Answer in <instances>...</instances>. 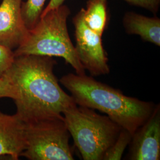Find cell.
Segmentation results:
<instances>
[{
  "instance_id": "6da1fadb",
  "label": "cell",
  "mask_w": 160,
  "mask_h": 160,
  "mask_svg": "<svg viewBox=\"0 0 160 160\" xmlns=\"http://www.w3.org/2000/svg\"><path fill=\"white\" fill-rule=\"evenodd\" d=\"M57 64L51 57L14 56L5 74L16 88V114L24 123L61 116L77 105L59 84L53 71Z\"/></svg>"
},
{
  "instance_id": "7a4b0ae2",
  "label": "cell",
  "mask_w": 160,
  "mask_h": 160,
  "mask_svg": "<svg viewBox=\"0 0 160 160\" xmlns=\"http://www.w3.org/2000/svg\"><path fill=\"white\" fill-rule=\"evenodd\" d=\"M60 82L77 105L103 112L132 135L148 119L155 107L152 102L126 96L86 74L70 73L62 77Z\"/></svg>"
},
{
  "instance_id": "3957f363",
  "label": "cell",
  "mask_w": 160,
  "mask_h": 160,
  "mask_svg": "<svg viewBox=\"0 0 160 160\" xmlns=\"http://www.w3.org/2000/svg\"><path fill=\"white\" fill-rule=\"evenodd\" d=\"M71 14L68 6L62 4L42 15L23 43L14 51V56L34 55L63 58L74 69L76 74L85 75L77 55L67 28Z\"/></svg>"
},
{
  "instance_id": "277c9868",
  "label": "cell",
  "mask_w": 160,
  "mask_h": 160,
  "mask_svg": "<svg viewBox=\"0 0 160 160\" xmlns=\"http://www.w3.org/2000/svg\"><path fill=\"white\" fill-rule=\"evenodd\" d=\"M63 120L75 145L84 160H102L122 128L108 116L75 105L65 110Z\"/></svg>"
},
{
  "instance_id": "5b68a950",
  "label": "cell",
  "mask_w": 160,
  "mask_h": 160,
  "mask_svg": "<svg viewBox=\"0 0 160 160\" xmlns=\"http://www.w3.org/2000/svg\"><path fill=\"white\" fill-rule=\"evenodd\" d=\"M25 148L20 157L30 160H73L70 133L63 116L25 123Z\"/></svg>"
},
{
  "instance_id": "8992f818",
  "label": "cell",
  "mask_w": 160,
  "mask_h": 160,
  "mask_svg": "<svg viewBox=\"0 0 160 160\" xmlns=\"http://www.w3.org/2000/svg\"><path fill=\"white\" fill-rule=\"evenodd\" d=\"M84 10H80L72 22L75 27L77 55L84 68L92 76L108 74L110 68L106 53L103 48L102 36L90 29L84 20Z\"/></svg>"
},
{
  "instance_id": "52a82bcc",
  "label": "cell",
  "mask_w": 160,
  "mask_h": 160,
  "mask_svg": "<svg viewBox=\"0 0 160 160\" xmlns=\"http://www.w3.org/2000/svg\"><path fill=\"white\" fill-rule=\"evenodd\" d=\"M129 145L128 160H160V104L155 105L148 119L135 132Z\"/></svg>"
},
{
  "instance_id": "ba28073f",
  "label": "cell",
  "mask_w": 160,
  "mask_h": 160,
  "mask_svg": "<svg viewBox=\"0 0 160 160\" xmlns=\"http://www.w3.org/2000/svg\"><path fill=\"white\" fill-rule=\"evenodd\" d=\"M23 0H2L0 4V45L14 51L28 36L22 14Z\"/></svg>"
},
{
  "instance_id": "9c48e42d",
  "label": "cell",
  "mask_w": 160,
  "mask_h": 160,
  "mask_svg": "<svg viewBox=\"0 0 160 160\" xmlns=\"http://www.w3.org/2000/svg\"><path fill=\"white\" fill-rule=\"evenodd\" d=\"M25 123L16 113L0 112V157L10 156L12 160L20 157L25 148Z\"/></svg>"
},
{
  "instance_id": "30bf717a",
  "label": "cell",
  "mask_w": 160,
  "mask_h": 160,
  "mask_svg": "<svg viewBox=\"0 0 160 160\" xmlns=\"http://www.w3.org/2000/svg\"><path fill=\"white\" fill-rule=\"evenodd\" d=\"M123 24L128 34L138 35L143 41L160 46L159 18L128 12L123 17Z\"/></svg>"
},
{
  "instance_id": "8fae6325",
  "label": "cell",
  "mask_w": 160,
  "mask_h": 160,
  "mask_svg": "<svg viewBox=\"0 0 160 160\" xmlns=\"http://www.w3.org/2000/svg\"><path fill=\"white\" fill-rule=\"evenodd\" d=\"M108 0H88L84 10V20L87 26L102 36L108 23Z\"/></svg>"
},
{
  "instance_id": "7c38bea8",
  "label": "cell",
  "mask_w": 160,
  "mask_h": 160,
  "mask_svg": "<svg viewBox=\"0 0 160 160\" xmlns=\"http://www.w3.org/2000/svg\"><path fill=\"white\" fill-rule=\"evenodd\" d=\"M46 0H27L22 4V14L29 30L33 29L40 19Z\"/></svg>"
},
{
  "instance_id": "4fadbf2b",
  "label": "cell",
  "mask_w": 160,
  "mask_h": 160,
  "mask_svg": "<svg viewBox=\"0 0 160 160\" xmlns=\"http://www.w3.org/2000/svg\"><path fill=\"white\" fill-rule=\"evenodd\" d=\"M132 137L131 133L122 129L115 141L104 153L102 160H121L125 149L131 141Z\"/></svg>"
},
{
  "instance_id": "5bb4252c",
  "label": "cell",
  "mask_w": 160,
  "mask_h": 160,
  "mask_svg": "<svg viewBox=\"0 0 160 160\" xmlns=\"http://www.w3.org/2000/svg\"><path fill=\"white\" fill-rule=\"evenodd\" d=\"M17 96L16 88L10 78L6 74L0 77V98L8 97L14 100Z\"/></svg>"
},
{
  "instance_id": "9a60e30c",
  "label": "cell",
  "mask_w": 160,
  "mask_h": 160,
  "mask_svg": "<svg viewBox=\"0 0 160 160\" xmlns=\"http://www.w3.org/2000/svg\"><path fill=\"white\" fill-rule=\"evenodd\" d=\"M14 59V52L0 45V77L5 74Z\"/></svg>"
},
{
  "instance_id": "2e32d148",
  "label": "cell",
  "mask_w": 160,
  "mask_h": 160,
  "mask_svg": "<svg viewBox=\"0 0 160 160\" xmlns=\"http://www.w3.org/2000/svg\"><path fill=\"white\" fill-rule=\"evenodd\" d=\"M132 6L143 8L154 14L158 12L160 0H124Z\"/></svg>"
},
{
  "instance_id": "e0dca14e",
  "label": "cell",
  "mask_w": 160,
  "mask_h": 160,
  "mask_svg": "<svg viewBox=\"0 0 160 160\" xmlns=\"http://www.w3.org/2000/svg\"><path fill=\"white\" fill-rule=\"evenodd\" d=\"M65 1V0H50L48 4L47 5L45 8H44L41 16L46 14L47 12H48L50 10L55 9L58 7L62 5Z\"/></svg>"
}]
</instances>
